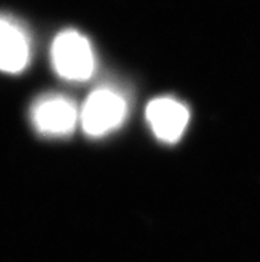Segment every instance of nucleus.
I'll return each mask as SVG.
<instances>
[{
    "label": "nucleus",
    "mask_w": 260,
    "mask_h": 262,
    "mask_svg": "<svg viewBox=\"0 0 260 262\" xmlns=\"http://www.w3.org/2000/svg\"><path fill=\"white\" fill-rule=\"evenodd\" d=\"M53 67L60 76L70 81H84L92 76L94 56L88 40L76 31L61 32L52 46Z\"/></svg>",
    "instance_id": "obj_1"
},
{
    "label": "nucleus",
    "mask_w": 260,
    "mask_h": 262,
    "mask_svg": "<svg viewBox=\"0 0 260 262\" xmlns=\"http://www.w3.org/2000/svg\"><path fill=\"white\" fill-rule=\"evenodd\" d=\"M126 103L110 90H97L86 99L81 112L83 128L89 136H102L124 121Z\"/></svg>",
    "instance_id": "obj_2"
},
{
    "label": "nucleus",
    "mask_w": 260,
    "mask_h": 262,
    "mask_svg": "<svg viewBox=\"0 0 260 262\" xmlns=\"http://www.w3.org/2000/svg\"><path fill=\"white\" fill-rule=\"evenodd\" d=\"M76 120V106L63 96L43 97L32 110L33 125L46 136L69 135L75 129Z\"/></svg>",
    "instance_id": "obj_3"
},
{
    "label": "nucleus",
    "mask_w": 260,
    "mask_h": 262,
    "mask_svg": "<svg viewBox=\"0 0 260 262\" xmlns=\"http://www.w3.org/2000/svg\"><path fill=\"white\" fill-rule=\"evenodd\" d=\"M146 119L153 132L165 143L181 139L188 124L190 113L179 101L170 97H159L150 101L146 108Z\"/></svg>",
    "instance_id": "obj_4"
},
{
    "label": "nucleus",
    "mask_w": 260,
    "mask_h": 262,
    "mask_svg": "<svg viewBox=\"0 0 260 262\" xmlns=\"http://www.w3.org/2000/svg\"><path fill=\"white\" fill-rule=\"evenodd\" d=\"M30 60V43L17 24L0 16V71L16 73Z\"/></svg>",
    "instance_id": "obj_5"
}]
</instances>
